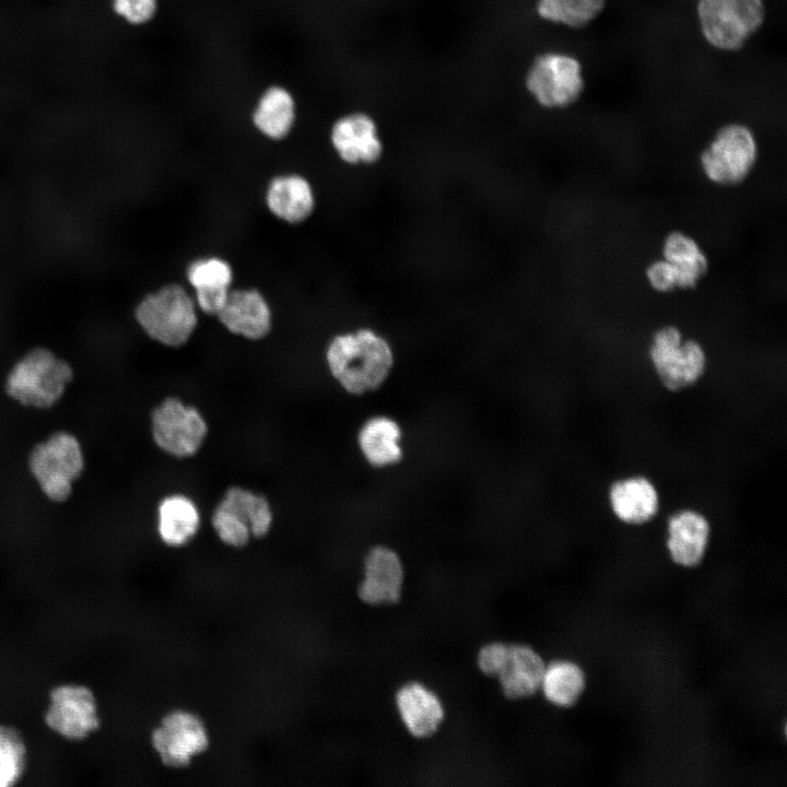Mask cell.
<instances>
[{
    "label": "cell",
    "mask_w": 787,
    "mask_h": 787,
    "mask_svg": "<svg viewBox=\"0 0 787 787\" xmlns=\"http://www.w3.org/2000/svg\"><path fill=\"white\" fill-rule=\"evenodd\" d=\"M84 458L78 439L57 432L34 447L30 468L45 495L56 502L66 501L72 483L81 475Z\"/></svg>",
    "instance_id": "8"
},
{
    "label": "cell",
    "mask_w": 787,
    "mask_h": 787,
    "mask_svg": "<svg viewBox=\"0 0 787 787\" xmlns=\"http://www.w3.org/2000/svg\"><path fill=\"white\" fill-rule=\"evenodd\" d=\"M326 361L333 378L351 393L377 388L388 375L392 349L388 341L369 328L337 334L326 350Z\"/></svg>",
    "instance_id": "1"
},
{
    "label": "cell",
    "mask_w": 787,
    "mask_h": 787,
    "mask_svg": "<svg viewBox=\"0 0 787 787\" xmlns=\"http://www.w3.org/2000/svg\"><path fill=\"white\" fill-rule=\"evenodd\" d=\"M710 536L706 516L694 508H682L667 521V549L679 565L691 567L704 557Z\"/></svg>",
    "instance_id": "15"
},
{
    "label": "cell",
    "mask_w": 787,
    "mask_h": 787,
    "mask_svg": "<svg viewBox=\"0 0 787 787\" xmlns=\"http://www.w3.org/2000/svg\"><path fill=\"white\" fill-rule=\"evenodd\" d=\"M403 579V566L398 554L386 547H376L365 557L364 577L357 595L367 604H393L401 598Z\"/></svg>",
    "instance_id": "13"
},
{
    "label": "cell",
    "mask_w": 787,
    "mask_h": 787,
    "mask_svg": "<svg viewBox=\"0 0 787 787\" xmlns=\"http://www.w3.org/2000/svg\"><path fill=\"white\" fill-rule=\"evenodd\" d=\"M200 513L196 503L184 494L165 496L157 507V532L169 547L185 545L197 535Z\"/></svg>",
    "instance_id": "21"
},
{
    "label": "cell",
    "mask_w": 787,
    "mask_h": 787,
    "mask_svg": "<svg viewBox=\"0 0 787 787\" xmlns=\"http://www.w3.org/2000/svg\"><path fill=\"white\" fill-rule=\"evenodd\" d=\"M187 278L195 291L228 290L233 272L226 261L211 257L193 261Z\"/></svg>",
    "instance_id": "29"
},
{
    "label": "cell",
    "mask_w": 787,
    "mask_h": 787,
    "mask_svg": "<svg viewBox=\"0 0 787 787\" xmlns=\"http://www.w3.org/2000/svg\"><path fill=\"white\" fill-rule=\"evenodd\" d=\"M695 20L712 49L735 54L752 40L767 17L765 0H696Z\"/></svg>",
    "instance_id": "2"
},
{
    "label": "cell",
    "mask_w": 787,
    "mask_h": 787,
    "mask_svg": "<svg viewBox=\"0 0 787 787\" xmlns=\"http://www.w3.org/2000/svg\"><path fill=\"white\" fill-rule=\"evenodd\" d=\"M134 316L151 339L171 348L184 345L198 322L195 302L178 284L165 285L146 295L137 306Z\"/></svg>",
    "instance_id": "7"
},
{
    "label": "cell",
    "mask_w": 787,
    "mask_h": 787,
    "mask_svg": "<svg viewBox=\"0 0 787 787\" xmlns=\"http://www.w3.org/2000/svg\"><path fill=\"white\" fill-rule=\"evenodd\" d=\"M216 316L230 332L249 340L265 338L272 326L270 307L255 289L230 291Z\"/></svg>",
    "instance_id": "16"
},
{
    "label": "cell",
    "mask_w": 787,
    "mask_h": 787,
    "mask_svg": "<svg viewBox=\"0 0 787 787\" xmlns=\"http://www.w3.org/2000/svg\"><path fill=\"white\" fill-rule=\"evenodd\" d=\"M585 686L582 669L565 660L554 661L544 668L540 688L549 702L569 706L577 701Z\"/></svg>",
    "instance_id": "25"
},
{
    "label": "cell",
    "mask_w": 787,
    "mask_h": 787,
    "mask_svg": "<svg viewBox=\"0 0 787 787\" xmlns=\"http://www.w3.org/2000/svg\"><path fill=\"white\" fill-rule=\"evenodd\" d=\"M72 377V368L66 361L47 349L38 348L13 366L5 388L17 402L45 409L61 398Z\"/></svg>",
    "instance_id": "6"
},
{
    "label": "cell",
    "mask_w": 787,
    "mask_h": 787,
    "mask_svg": "<svg viewBox=\"0 0 787 787\" xmlns=\"http://www.w3.org/2000/svg\"><path fill=\"white\" fill-rule=\"evenodd\" d=\"M400 428L388 418L367 421L359 434V445L365 458L374 466L396 462L401 457Z\"/></svg>",
    "instance_id": "24"
},
{
    "label": "cell",
    "mask_w": 787,
    "mask_h": 787,
    "mask_svg": "<svg viewBox=\"0 0 787 787\" xmlns=\"http://www.w3.org/2000/svg\"><path fill=\"white\" fill-rule=\"evenodd\" d=\"M269 210L289 223L306 220L315 207V197L309 183L298 175L279 176L269 184L267 196Z\"/></svg>",
    "instance_id": "20"
},
{
    "label": "cell",
    "mask_w": 787,
    "mask_h": 787,
    "mask_svg": "<svg viewBox=\"0 0 787 787\" xmlns=\"http://www.w3.org/2000/svg\"><path fill=\"white\" fill-rule=\"evenodd\" d=\"M330 141L338 156L349 165H375L385 152L376 120L364 111L338 118L331 127Z\"/></svg>",
    "instance_id": "12"
},
{
    "label": "cell",
    "mask_w": 787,
    "mask_h": 787,
    "mask_svg": "<svg viewBox=\"0 0 787 787\" xmlns=\"http://www.w3.org/2000/svg\"><path fill=\"white\" fill-rule=\"evenodd\" d=\"M661 257L674 268L678 290H693L707 275L709 259L701 244L682 230H671L661 242Z\"/></svg>",
    "instance_id": "18"
},
{
    "label": "cell",
    "mask_w": 787,
    "mask_h": 787,
    "mask_svg": "<svg viewBox=\"0 0 787 787\" xmlns=\"http://www.w3.org/2000/svg\"><path fill=\"white\" fill-rule=\"evenodd\" d=\"M693 1H696V0H693Z\"/></svg>",
    "instance_id": "33"
},
{
    "label": "cell",
    "mask_w": 787,
    "mask_h": 787,
    "mask_svg": "<svg viewBox=\"0 0 787 787\" xmlns=\"http://www.w3.org/2000/svg\"><path fill=\"white\" fill-rule=\"evenodd\" d=\"M607 0H536V15L543 22L579 31L590 26L604 12Z\"/></svg>",
    "instance_id": "23"
},
{
    "label": "cell",
    "mask_w": 787,
    "mask_h": 787,
    "mask_svg": "<svg viewBox=\"0 0 787 787\" xmlns=\"http://www.w3.org/2000/svg\"><path fill=\"white\" fill-rule=\"evenodd\" d=\"M151 742L163 764L184 767L208 748L209 736L197 715L174 710L152 731Z\"/></svg>",
    "instance_id": "11"
},
{
    "label": "cell",
    "mask_w": 787,
    "mask_h": 787,
    "mask_svg": "<svg viewBox=\"0 0 787 787\" xmlns=\"http://www.w3.org/2000/svg\"><path fill=\"white\" fill-rule=\"evenodd\" d=\"M760 156L754 130L743 121L719 126L701 150L698 165L703 176L720 187L743 184L753 173Z\"/></svg>",
    "instance_id": "4"
},
{
    "label": "cell",
    "mask_w": 787,
    "mask_h": 787,
    "mask_svg": "<svg viewBox=\"0 0 787 787\" xmlns=\"http://www.w3.org/2000/svg\"><path fill=\"white\" fill-rule=\"evenodd\" d=\"M644 274L648 286L658 294H669L678 290L677 272L662 257L651 260Z\"/></svg>",
    "instance_id": "31"
},
{
    "label": "cell",
    "mask_w": 787,
    "mask_h": 787,
    "mask_svg": "<svg viewBox=\"0 0 787 787\" xmlns=\"http://www.w3.org/2000/svg\"><path fill=\"white\" fill-rule=\"evenodd\" d=\"M648 359L660 384L672 392L697 384L707 368V354L702 343L684 338L681 329L671 324L653 332Z\"/></svg>",
    "instance_id": "5"
},
{
    "label": "cell",
    "mask_w": 787,
    "mask_h": 787,
    "mask_svg": "<svg viewBox=\"0 0 787 787\" xmlns=\"http://www.w3.org/2000/svg\"><path fill=\"white\" fill-rule=\"evenodd\" d=\"M612 514L623 524L641 526L654 519L660 507L656 485L645 475L635 474L613 481L608 490Z\"/></svg>",
    "instance_id": "14"
},
{
    "label": "cell",
    "mask_w": 787,
    "mask_h": 787,
    "mask_svg": "<svg viewBox=\"0 0 787 787\" xmlns=\"http://www.w3.org/2000/svg\"><path fill=\"white\" fill-rule=\"evenodd\" d=\"M26 765V747L20 732L0 725V787H11L22 777Z\"/></svg>",
    "instance_id": "28"
},
{
    "label": "cell",
    "mask_w": 787,
    "mask_h": 787,
    "mask_svg": "<svg viewBox=\"0 0 787 787\" xmlns=\"http://www.w3.org/2000/svg\"><path fill=\"white\" fill-rule=\"evenodd\" d=\"M396 706L403 725L415 738L433 736L445 716L438 696L419 682H409L398 690Z\"/></svg>",
    "instance_id": "17"
},
{
    "label": "cell",
    "mask_w": 787,
    "mask_h": 787,
    "mask_svg": "<svg viewBox=\"0 0 787 787\" xmlns=\"http://www.w3.org/2000/svg\"><path fill=\"white\" fill-rule=\"evenodd\" d=\"M224 494L242 510L252 537L262 538L270 531L273 513L269 501L262 494L238 485L228 488Z\"/></svg>",
    "instance_id": "27"
},
{
    "label": "cell",
    "mask_w": 787,
    "mask_h": 787,
    "mask_svg": "<svg viewBox=\"0 0 787 787\" xmlns=\"http://www.w3.org/2000/svg\"><path fill=\"white\" fill-rule=\"evenodd\" d=\"M545 665L540 655L525 644H509L505 663L496 677L507 698L519 700L536 693Z\"/></svg>",
    "instance_id": "19"
},
{
    "label": "cell",
    "mask_w": 787,
    "mask_h": 787,
    "mask_svg": "<svg viewBox=\"0 0 787 787\" xmlns=\"http://www.w3.org/2000/svg\"><path fill=\"white\" fill-rule=\"evenodd\" d=\"M296 105L289 90L280 85L268 87L259 97L252 113L255 127L267 138H285L295 121Z\"/></svg>",
    "instance_id": "22"
},
{
    "label": "cell",
    "mask_w": 787,
    "mask_h": 787,
    "mask_svg": "<svg viewBox=\"0 0 787 787\" xmlns=\"http://www.w3.org/2000/svg\"><path fill=\"white\" fill-rule=\"evenodd\" d=\"M509 650V644L492 642L479 650L477 663L479 669L486 676L497 677L501 672Z\"/></svg>",
    "instance_id": "32"
},
{
    "label": "cell",
    "mask_w": 787,
    "mask_h": 787,
    "mask_svg": "<svg viewBox=\"0 0 787 787\" xmlns=\"http://www.w3.org/2000/svg\"><path fill=\"white\" fill-rule=\"evenodd\" d=\"M47 727L68 740H82L99 726L92 690L81 684H60L51 690L44 716Z\"/></svg>",
    "instance_id": "10"
},
{
    "label": "cell",
    "mask_w": 787,
    "mask_h": 787,
    "mask_svg": "<svg viewBox=\"0 0 787 787\" xmlns=\"http://www.w3.org/2000/svg\"><path fill=\"white\" fill-rule=\"evenodd\" d=\"M524 86L542 109L564 110L576 105L586 91L585 68L571 51L544 50L529 63Z\"/></svg>",
    "instance_id": "3"
},
{
    "label": "cell",
    "mask_w": 787,
    "mask_h": 787,
    "mask_svg": "<svg viewBox=\"0 0 787 787\" xmlns=\"http://www.w3.org/2000/svg\"><path fill=\"white\" fill-rule=\"evenodd\" d=\"M151 433L154 443L164 453L187 458L202 446L208 425L197 408L177 397H167L152 412Z\"/></svg>",
    "instance_id": "9"
},
{
    "label": "cell",
    "mask_w": 787,
    "mask_h": 787,
    "mask_svg": "<svg viewBox=\"0 0 787 787\" xmlns=\"http://www.w3.org/2000/svg\"><path fill=\"white\" fill-rule=\"evenodd\" d=\"M158 0H110L113 13L129 25L150 22L157 10Z\"/></svg>",
    "instance_id": "30"
},
{
    "label": "cell",
    "mask_w": 787,
    "mask_h": 787,
    "mask_svg": "<svg viewBox=\"0 0 787 787\" xmlns=\"http://www.w3.org/2000/svg\"><path fill=\"white\" fill-rule=\"evenodd\" d=\"M211 524L218 538L232 548L245 547L252 537L243 513L224 495L212 513Z\"/></svg>",
    "instance_id": "26"
}]
</instances>
